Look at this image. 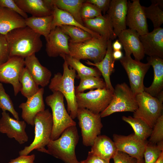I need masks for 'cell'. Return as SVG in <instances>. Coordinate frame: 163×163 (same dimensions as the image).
Segmentation results:
<instances>
[{"instance_id":"obj_4","label":"cell","mask_w":163,"mask_h":163,"mask_svg":"<svg viewBox=\"0 0 163 163\" xmlns=\"http://www.w3.org/2000/svg\"><path fill=\"white\" fill-rule=\"evenodd\" d=\"M34 138L31 144L19 152V156L28 155L35 149L47 154V146L51 140L53 120L52 113L49 109L38 113L34 118Z\"/></svg>"},{"instance_id":"obj_24","label":"cell","mask_w":163,"mask_h":163,"mask_svg":"<svg viewBox=\"0 0 163 163\" xmlns=\"http://www.w3.org/2000/svg\"><path fill=\"white\" fill-rule=\"evenodd\" d=\"M112 44V40H108L106 54L101 62L94 63L87 60L85 63L88 65L95 66L98 69L104 78L106 88L114 91V88L110 80V76L114 72V63L115 61L113 56Z\"/></svg>"},{"instance_id":"obj_39","label":"cell","mask_w":163,"mask_h":163,"mask_svg":"<svg viewBox=\"0 0 163 163\" xmlns=\"http://www.w3.org/2000/svg\"><path fill=\"white\" fill-rule=\"evenodd\" d=\"M80 16L82 21L92 19L102 15V12L95 6L85 0L80 10Z\"/></svg>"},{"instance_id":"obj_14","label":"cell","mask_w":163,"mask_h":163,"mask_svg":"<svg viewBox=\"0 0 163 163\" xmlns=\"http://www.w3.org/2000/svg\"><path fill=\"white\" fill-rule=\"evenodd\" d=\"M26 122L11 117L6 111L2 112L0 119V132L10 138H14L20 144L27 142L28 137L25 131Z\"/></svg>"},{"instance_id":"obj_26","label":"cell","mask_w":163,"mask_h":163,"mask_svg":"<svg viewBox=\"0 0 163 163\" xmlns=\"http://www.w3.org/2000/svg\"><path fill=\"white\" fill-rule=\"evenodd\" d=\"M26 26L24 18L8 8L0 6V34L5 35L14 29Z\"/></svg>"},{"instance_id":"obj_40","label":"cell","mask_w":163,"mask_h":163,"mask_svg":"<svg viewBox=\"0 0 163 163\" xmlns=\"http://www.w3.org/2000/svg\"><path fill=\"white\" fill-rule=\"evenodd\" d=\"M148 143L156 144L163 141V114L158 119L155 124Z\"/></svg>"},{"instance_id":"obj_49","label":"cell","mask_w":163,"mask_h":163,"mask_svg":"<svg viewBox=\"0 0 163 163\" xmlns=\"http://www.w3.org/2000/svg\"><path fill=\"white\" fill-rule=\"evenodd\" d=\"M151 2L157 4L161 9H163V1L162 0H152L151 1Z\"/></svg>"},{"instance_id":"obj_48","label":"cell","mask_w":163,"mask_h":163,"mask_svg":"<svg viewBox=\"0 0 163 163\" xmlns=\"http://www.w3.org/2000/svg\"><path fill=\"white\" fill-rule=\"evenodd\" d=\"M113 56L115 60H120L123 56L121 50L113 51Z\"/></svg>"},{"instance_id":"obj_8","label":"cell","mask_w":163,"mask_h":163,"mask_svg":"<svg viewBox=\"0 0 163 163\" xmlns=\"http://www.w3.org/2000/svg\"><path fill=\"white\" fill-rule=\"evenodd\" d=\"M138 108L136 96L130 87L123 82L116 85L112 100L100 114L101 118L104 117L117 112H134Z\"/></svg>"},{"instance_id":"obj_19","label":"cell","mask_w":163,"mask_h":163,"mask_svg":"<svg viewBox=\"0 0 163 163\" xmlns=\"http://www.w3.org/2000/svg\"><path fill=\"white\" fill-rule=\"evenodd\" d=\"M145 54L163 58V28H154L150 32L139 36Z\"/></svg>"},{"instance_id":"obj_25","label":"cell","mask_w":163,"mask_h":163,"mask_svg":"<svg viewBox=\"0 0 163 163\" xmlns=\"http://www.w3.org/2000/svg\"><path fill=\"white\" fill-rule=\"evenodd\" d=\"M147 60L154 70V78L151 85L144 88V91L152 96L156 97L163 89V59L154 56L148 57Z\"/></svg>"},{"instance_id":"obj_42","label":"cell","mask_w":163,"mask_h":163,"mask_svg":"<svg viewBox=\"0 0 163 163\" xmlns=\"http://www.w3.org/2000/svg\"><path fill=\"white\" fill-rule=\"evenodd\" d=\"M0 6L8 8L14 11L24 19L28 17L27 13L18 6L14 0H0Z\"/></svg>"},{"instance_id":"obj_15","label":"cell","mask_w":163,"mask_h":163,"mask_svg":"<svg viewBox=\"0 0 163 163\" xmlns=\"http://www.w3.org/2000/svg\"><path fill=\"white\" fill-rule=\"evenodd\" d=\"M126 24L140 36L149 32L147 18L139 0L127 1Z\"/></svg>"},{"instance_id":"obj_23","label":"cell","mask_w":163,"mask_h":163,"mask_svg":"<svg viewBox=\"0 0 163 163\" xmlns=\"http://www.w3.org/2000/svg\"><path fill=\"white\" fill-rule=\"evenodd\" d=\"M86 27L107 40H111L117 37L110 19L106 14L83 21Z\"/></svg>"},{"instance_id":"obj_44","label":"cell","mask_w":163,"mask_h":163,"mask_svg":"<svg viewBox=\"0 0 163 163\" xmlns=\"http://www.w3.org/2000/svg\"><path fill=\"white\" fill-rule=\"evenodd\" d=\"M86 1L94 5L105 15L108 9L111 0H87Z\"/></svg>"},{"instance_id":"obj_21","label":"cell","mask_w":163,"mask_h":163,"mask_svg":"<svg viewBox=\"0 0 163 163\" xmlns=\"http://www.w3.org/2000/svg\"><path fill=\"white\" fill-rule=\"evenodd\" d=\"M24 65L35 82L42 88L50 83L51 72L40 63L35 54L24 58Z\"/></svg>"},{"instance_id":"obj_5","label":"cell","mask_w":163,"mask_h":163,"mask_svg":"<svg viewBox=\"0 0 163 163\" xmlns=\"http://www.w3.org/2000/svg\"><path fill=\"white\" fill-rule=\"evenodd\" d=\"M53 92L46 97L45 102L52 110L53 126L51 140H55L60 136L66 129L76 126V123L65 107L63 94L59 91Z\"/></svg>"},{"instance_id":"obj_38","label":"cell","mask_w":163,"mask_h":163,"mask_svg":"<svg viewBox=\"0 0 163 163\" xmlns=\"http://www.w3.org/2000/svg\"><path fill=\"white\" fill-rule=\"evenodd\" d=\"M0 108L2 112L8 111L14 118L19 120L18 113L14 109V104L9 95L5 92L2 84L0 82Z\"/></svg>"},{"instance_id":"obj_29","label":"cell","mask_w":163,"mask_h":163,"mask_svg":"<svg viewBox=\"0 0 163 163\" xmlns=\"http://www.w3.org/2000/svg\"><path fill=\"white\" fill-rule=\"evenodd\" d=\"M53 18L52 14L43 17L31 16L25 19L26 26L47 40L51 30V25Z\"/></svg>"},{"instance_id":"obj_28","label":"cell","mask_w":163,"mask_h":163,"mask_svg":"<svg viewBox=\"0 0 163 163\" xmlns=\"http://www.w3.org/2000/svg\"><path fill=\"white\" fill-rule=\"evenodd\" d=\"M117 151L113 141L106 136L99 135L94 141L90 151L100 157L110 161Z\"/></svg>"},{"instance_id":"obj_1","label":"cell","mask_w":163,"mask_h":163,"mask_svg":"<svg viewBox=\"0 0 163 163\" xmlns=\"http://www.w3.org/2000/svg\"><path fill=\"white\" fill-rule=\"evenodd\" d=\"M5 35L10 57L25 58L38 52L43 46L41 35L27 26L14 29Z\"/></svg>"},{"instance_id":"obj_22","label":"cell","mask_w":163,"mask_h":163,"mask_svg":"<svg viewBox=\"0 0 163 163\" xmlns=\"http://www.w3.org/2000/svg\"><path fill=\"white\" fill-rule=\"evenodd\" d=\"M18 6L32 16L40 17L52 14L51 0H14Z\"/></svg>"},{"instance_id":"obj_32","label":"cell","mask_w":163,"mask_h":163,"mask_svg":"<svg viewBox=\"0 0 163 163\" xmlns=\"http://www.w3.org/2000/svg\"><path fill=\"white\" fill-rule=\"evenodd\" d=\"M19 82L21 85L20 91L27 99L36 94L39 90L37 84L25 67L20 76Z\"/></svg>"},{"instance_id":"obj_51","label":"cell","mask_w":163,"mask_h":163,"mask_svg":"<svg viewBox=\"0 0 163 163\" xmlns=\"http://www.w3.org/2000/svg\"><path fill=\"white\" fill-rule=\"evenodd\" d=\"M137 163H144L143 158L137 159Z\"/></svg>"},{"instance_id":"obj_13","label":"cell","mask_w":163,"mask_h":163,"mask_svg":"<svg viewBox=\"0 0 163 163\" xmlns=\"http://www.w3.org/2000/svg\"><path fill=\"white\" fill-rule=\"evenodd\" d=\"M113 139L117 151L137 159L143 158V153L148 143L146 141L141 139L134 133L127 136L114 134Z\"/></svg>"},{"instance_id":"obj_41","label":"cell","mask_w":163,"mask_h":163,"mask_svg":"<svg viewBox=\"0 0 163 163\" xmlns=\"http://www.w3.org/2000/svg\"><path fill=\"white\" fill-rule=\"evenodd\" d=\"M9 51L5 35L0 34V65L9 58Z\"/></svg>"},{"instance_id":"obj_35","label":"cell","mask_w":163,"mask_h":163,"mask_svg":"<svg viewBox=\"0 0 163 163\" xmlns=\"http://www.w3.org/2000/svg\"><path fill=\"white\" fill-rule=\"evenodd\" d=\"M80 82L78 86L75 87L76 93L83 92L85 90L106 88L105 83L100 77L89 76L80 78Z\"/></svg>"},{"instance_id":"obj_3","label":"cell","mask_w":163,"mask_h":163,"mask_svg":"<svg viewBox=\"0 0 163 163\" xmlns=\"http://www.w3.org/2000/svg\"><path fill=\"white\" fill-rule=\"evenodd\" d=\"M60 136L56 139L50 142L47 145V154L65 163H81L78 160L75 153L79 139L76 126L67 128Z\"/></svg>"},{"instance_id":"obj_43","label":"cell","mask_w":163,"mask_h":163,"mask_svg":"<svg viewBox=\"0 0 163 163\" xmlns=\"http://www.w3.org/2000/svg\"><path fill=\"white\" fill-rule=\"evenodd\" d=\"M114 163H137V159L124 152L117 151L113 158Z\"/></svg>"},{"instance_id":"obj_16","label":"cell","mask_w":163,"mask_h":163,"mask_svg":"<svg viewBox=\"0 0 163 163\" xmlns=\"http://www.w3.org/2000/svg\"><path fill=\"white\" fill-rule=\"evenodd\" d=\"M69 39L59 27L52 29L46 40V51L48 56L56 57L62 54L69 55Z\"/></svg>"},{"instance_id":"obj_34","label":"cell","mask_w":163,"mask_h":163,"mask_svg":"<svg viewBox=\"0 0 163 163\" xmlns=\"http://www.w3.org/2000/svg\"><path fill=\"white\" fill-rule=\"evenodd\" d=\"M59 27L64 33L69 37V41L72 43H79L94 37L88 32L77 27L63 25Z\"/></svg>"},{"instance_id":"obj_2","label":"cell","mask_w":163,"mask_h":163,"mask_svg":"<svg viewBox=\"0 0 163 163\" xmlns=\"http://www.w3.org/2000/svg\"><path fill=\"white\" fill-rule=\"evenodd\" d=\"M63 67V74L60 72L54 74L50 80L49 88L53 92L59 91L63 94L67 102V112L73 120L77 117L78 108L74 85L77 75L76 71L65 61Z\"/></svg>"},{"instance_id":"obj_31","label":"cell","mask_w":163,"mask_h":163,"mask_svg":"<svg viewBox=\"0 0 163 163\" xmlns=\"http://www.w3.org/2000/svg\"><path fill=\"white\" fill-rule=\"evenodd\" d=\"M84 0H51L53 5L70 14L80 24L85 26L80 16V10Z\"/></svg>"},{"instance_id":"obj_47","label":"cell","mask_w":163,"mask_h":163,"mask_svg":"<svg viewBox=\"0 0 163 163\" xmlns=\"http://www.w3.org/2000/svg\"><path fill=\"white\" fill-rule=\"evenodd\" d=\"M112 46L113 51L121 50L123 46L118 40H117L112 43Z\"/></svg>"},{"instance_id":"obj_27","label":"cell","mask_w":163,"mask_h":163,"mask_svg":"<svg viewBox=\"0 0 163 163\" xmlns=\"http://www.w3.org/2000/svg\"><path fill=\"white\" fill-rule=\"evenodd\" d=\"M52 15L53 18L51 25V30L56 27L63 25L73 26L82 29L90 34L94 37H101L98 34L80 24L69 13L58 8L53 5Z\"/></svg>"},{"instance_id":"obj_10","label":"cell","mask_w":163,"mask_h":163,"mask_svg":"<svg viewBox=\"0 0 163 163\" xmlns=\"http://www.w3.org/2000/svg\"><path fill=\"white\" fill-rule=\"evenodd\" d=\"M77 117L83 145L91 146L96 138L100 134L103 127L100 113H94L86 108H78Z\"/></svg>"},{"instance_id":"obj_30","label":"cell","mask_w":163,"mask_h":163,"mask_svg":"<svg viewBox=\"0 0 163 163\" xmlns=\"http://www.w3.org/2000/svg\"><path fill=\"white\" fill-rule=\"evenodd\" d=\"M69 66L77 72L76 78H81L89 76L100 77L101 74L96 68L88 67L81 62L80 60L75 59L69 55L62 54L60 55Z\"/></svg>"},{"instance_id":"obj_53","label":"cell","mask_w":163,"mask_h":163,"mask_svg":"<svg viewBox=\"0 0 163 163\" xmlns=\"http://www.w3.org/2000/svg\"><path fill=\"white\" fill-rule=\"evenodd\" d=\"M81 163V162H80Z\"/></svg>"},{"instance_id":"obj_52","label":"cell","mask_w":163,"mask_h":163,"mask_svg":"<svg viewBox=\"0 0 163 163\" xmlns=\"http://www.w3.org/2000/svg\"><path fill=\"white\" fill-rule=\"evenodd\" d=\"M33 163H35L34 162Z\"/></svg>"},{"instance_id":"obj_20","label":"cell","mask_w":163,"mask_h":163,"mask_svg":"<svg viewBox=\"0 0 163 163\" xmlns=\"http://www.w3.org/2000/svg\"><path fill=\"white\" fill-rule=\"evenodd\" d=\"M44 89L40 88L34 95L27 99L26 101L21 104L19 106L22 109L21 117L26 123L34 126V118L39 112L45 110L43 99Z\"/></svg>"},{"instance_id":"obj_9","label":"cell","mask_w":163,"mask_h":163,"mask_svg":"<svg viewBox=\"0 0 163 163\" xmlns=\"http://www.w3.org/2000/svg\"><path fill=\"white\" fill-rule=\"evenodd\" d=\"M113 93V91L106 88L76 93L78 108H86L94 113H100L110 103Z\"/></svg>"},{"instance_id":"obj_37","label":"cell","mask_w":163,"mask_h":163,"mask_svg":"<svg viewBox=\"0 0 163 163\" xmlns=\"http://www.w3.org/2000/svg\"><path fill=\"white\" fill-rule=\"evenodd\" d=\"M163 152V141L156 144L148 143L144 153V163H155Z\"/></svg>"},{"instance_id":"obj_45","label":"cell","mask_w":163,"mask_h":163,"mask_svg":"<svg viewBox=\"0 0 163 163\" xmlns=\"http://www.w3.org/2000/svg\"><path fill=\"white\" fill-rule=\"evenodd\" d=\"M80 162L81 163H110V161L100 157L90 151L88 152L87 158Z\"/></svg>"},{"instance_id":"obj_50","label":"cell","mask_w":163,"mask_h":163,"mask_svg":"<svg viewBox=\"0 0 163 163\" xmlns=\"http://www.w3.org/2000/svg\"><path fill=\"white\" fill-rule=\"evenodd\" d=\"M155 163H163V152H162Z\"/></svg>"},{"instance_id":"obj_18","label":"cell","mask_w":163,"mask_h":163,"mask_svg":"<svg viewBox=\"0 0 163 163\" xmlns=\"http://www.w3.org/2000/svg\"><path fill=\"white\" fill-rule=\"evenodd\" d=\"M127 2V0H111L106 12L117 37L126 29Z\"/></svg>"},{"instance_id":"obj_7","label":"cell","mask_w":163,"mask_h":163,"mask_svg":"<svg viewBox=\"0 0 163 163\" xmlns=\"http://www.w3.org/2000/svg\"><path fill=\"white\" fill-rule=\"evenodd\" d=\"M163 92L156 97L144 91L136 95L138 108L134 112L133 117L142 120L152 129L158 119L163 114Z\"/></svg>"},{"instance_id":"obj_33","label":"cell","mask_w":163,"mask_h":163,"mask_svg":"<svg viewBox=\"0 0 163 163\" xmlns=\"http://www.w3.org/2000/svg\"><path fill=\"white\" fill-rule=\"evenodd\" d=\"M122 119L131 126L134 130V134L141 139L146 141L150 137L152 129L143 120L131 116H123Z\"/></svg>"},{"instance_id":"obj_17","label":"cell","mask_w":163,"mask_h":163,"mask_svg":"<svg viewBox=\"0 0 163 163\" xmlns=\"http://www.w3.org/2000/svg\"><path fill=\"white\" fill-rule=\"evenodd\" d=\"M139 36L136 31L129 29L123 31L117 36L125 54H133L135 60L139 61L143 59L145 55Z\"/></svg>"},{"instance_id":"obj_36","label":"cell","mask_w":163,"mask_h":163,"mask_svg":"<svg viewBox=\"0 0 163 163\" xmlns=\"http://www.w3.org/2000/svg\"><path fill=\"white\" fill-rule=\"evenodd\" d=\"M148 7L142 6L146 18L152 22L154 28L160 27L163 23V11L157 4L151 2Z\"/></svg>"},{"instance_id":"obj_11","label":"cell","mask_w":163,"mask_h":163,"mask_svg":"<svg viewBox=\"0 0 163 163\" xmlns=\"http://www.w3.org/2000/svg\"><path fill=\"white\" fill-rule=\"evenodd\" d=\"M120 61L127 73L130 88L133 94L136 96L144 91V79L150 65L133 59L129 55L125 54Z\"/></svg>"},{"instance_id":"obj_46","label":"cell","mask_w":163,"mask_h":163,"mask_svg":"<svg viewBox=\"0 0 163 163\" xmlns=\"http://www.w3.org/2000/svg\"><path fill=\"white\" fill-rule=\"evenodd\" d=\"M35 156L34 154L30 155H23L14 159H12L8 163H33Z\"/></svg>"},{"instance_id":"obj_12","label":"cell","mask_w":163,"mask_h":163,"mask_svg":"<svg viewBox=\"0 0 163 163\" xmlns=\"http://www.w3.org/2000/svg\"><path fill=\"white\" fill-rule=\"evenodd\" d=\"M24 58L18 56L10 57L0 65V82L11 84L16 96L20 91L21 85L19 82L21 74L25 67Z\"/></svg>"},{"instance_id":"obj_6","label":"cell","mask_w":163,"mask_h":163,"mask_svg":"<svg viewBox=\"0 0 163 163\" xmlns=\"http://www.w3.org/2000/svg\"><path fill=\"white\" fill-rule=\"evenodd\" d=\"M108 40L101 37H93L79 43L69 41V55L79 60H90L94 63L99 62L106 54Z\"/></svg>"}]
</instances>
